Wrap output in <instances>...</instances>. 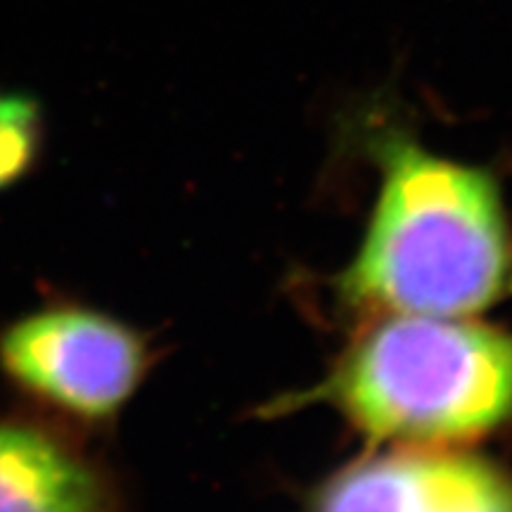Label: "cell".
<instances>
[{
  "label": "cell",
  "mask_w": 512,
  "mask_h": 512,
  "mask_svg": "<svg viewBox=\"0 0 512 512\" xmlns=\"http://www.w3.org/2000/svg\"><path fill=\"white\" fill-rule=\"evenodd\" d=\"M318 396L375 441L477 439L512 418V337L463 318L392 313Z\"/></svg>",
  "instance_id": "7a4b0ae2"
},
{
  "label": "cell",
  "mask_w": 512,
  "mask_h": 512,
  "mask_svg": "<svg viewBox=\"0 0 512 512\" xmlns=\"http://www.w3.org/2000/svg\"><path fill=\"white\" fill-rule=\"evenodd\" d=\"M98 465L38 420L0 418V512H110Z\"/></svg>",
  "instance_id": "5b68a950"
},
{
  "label": "cell",
  "mask_w": 512,
  "mask_h": 512,
  "mask_svg": "<svg viewBox=\"0 0 512 512\" xmlns=\"http://www.w3.org/2000/svg\"><path fill=\"white\" fill-rule=\"evenodd\" d=\"M147 368L138 332L81 304H48L0 330V373L24 399L86 425L112 420Z\"/></svg>",
  "instance_id": "3957f363"
},
{
  "label": "cell",
  "mask_w": 512,
  "mask_h": 512,
  "mask_svg": "<svg viewBox=\"0 0 512 512\" xmlns=\"http://www.w3.org/2000/svg\"><path fill=\"white\" fill-rule=\"evenodd\" d=\"M313 512H512V477L467 453L396 451L332 477Z\"/></svg>",
  "instance_id": "277c9868"
},
{
  "label": "cell",
  "mask_w": 512,
  "mask_h": 512,
  "mask_svg": "<svg viewBox=\"0 0 512 512\" xmlns=\"http://www.w3.org/2000/svg\"><path fill=\"white\" fill-rule=\"evenodd\" d=\"M510 283L512 240L491 176L389 140L375 214L342 280L351 302L465 318L501 299Z\"/></svg>",
  "instance_id": "6da1fadb"
},
{
  "label": "cell",
  "mask_w": 512,
  "mask_h": 512,
  "mask_svg": "<svg viewBox=\"0 0 512 512\" xmlns=\"http://www.w3.org/2000/svg\"><path fill=\"white\" fill-rule=\"evenodd\" d=\"M46 138L34 95L0 91V192L15 188L38 166Z\"/></svg>",
  "instance_id": "8992f818"
}]
</instances>
